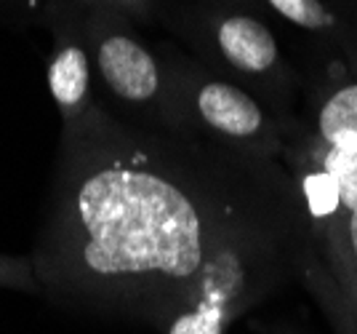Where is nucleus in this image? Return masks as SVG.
<instances>
[{"mask_svg": "<svg viewBox=\"0 0 357 334\" xmlns=\"http://www.w3.org/2000/svg\"><path fill=\"white\" fill-rule=\"evenodd\" d=\"M0 289H16L24 294H40V284L32 270L30 254H0Z\"/></svg>", "mask_w": 357, "mask_h": 334, "instance_id": "obj_8", "label": "nucleus"}, {"mask_svg": "<svg viewBox=\"0 0 357 334\" xmlns=\"http://www.w3.org/2000/svg\"><path fill=\"white\" fill-rule=\"evenodd\" d=\"M213 43L219 59L240 78L264 86L280 64L278 41L264 22L248 14H227L213 27Z\"/></svg>", "mask_w": 357, "mask_h": 334, "instance_id": "obj_5", "label": "nucleus"}, {"mask_svg": "<svg viewBox=\"0 0 357 334\" xmlns=\"http://www.w3.org/2000/svg\"><path fill=\"white\" fill-rule=\"evenodd\" d=\"M312 249L301 187L278 158L93 102L61 129L30 262L59 307L227 334L307 273Z\"/></svg>", "mask_w": 357, "mask_h": 334, "instance_id": "obj_1", "label": "nucleus"}, {"mask_svg": "<svg viewBox=\"0 0 357 334\" xmlns=\"http://www.w3.org/2000/svg\"><path fill=\"white\" fill-rule=\"evenodd\" d=\"M91 57L107 92L128 110L147 112V126L176 129L171 83L158 57L131 32L91 24Z\"/></svg>", "mask_w": 357, "mask_h": 334, "instance_id": "obj_3", "label": "nucleus"}, {"mask_svg": "<svg viewBox=\"0 0 357 334\" xmlns=\"http://www.w3.org/2000/svg\"><path fill=\"white\" fill-rule=\"evenodd\" d=\"M317 137L326 147H357V80L323 99L317 110Z\"/></svg>", "mask_w": 357, "mask_h": 334, "instance_id": "obj_6", "label": "nucleus"}, {"mask_svg": "<svg viewBox=\"0 0 357 334\" xmlns=\"http://www.w3.org/2000/svg\"><path fill=\"white\" fill-rule=\"evenodd\" d=\"M93 3H120V6H142V0H93Z\"/></svg>", "mask_w": 357, "mask_h": 334, "instance_id": "obj_10", "label": "nucleus"}, {"mask_svg": "<svg viewBox=\"0 0 357 334\" xmlns=\"http://www.w3.org/2000/svg\"><path fill=\"white\" fill-rule=\"evenodd\" d=\"M269 6L304 30H328L333 24V16L320 0H267Z\"/></svg>", "mask_w": 357, "mask_h": 334, "instance_id": "obj_7", "label": "nucleus"}, {"mask_svg": "<svg viewBox=\"0 0 357 334\" xmlns=\"http://www.w3.org/2000/svg\"><path fill=\"white\" fill-rule=\"evenodd\" d=\"M67 8V6H64ZM64 8L51 19L56 43L48 59V92L59 107L61 129L80 121L91 102V54L83 46V35L75 30V24L64 16Z\"/></svg>", "mask_w": 357, "mask_h": 334, "instance_id": "obj_4", "label": "nucleus"}, {"mask_svg": "<svg viewBox=\"0 0 357 334\" xmlns=\"http://www.w3.org/2000/svg\"><path fill=\"white\" fill-rule=\"evenodd\" d=\"M67 0H0V14L16 22H51Z\"/></svg>", "mask_w": 357, "mask_h": 334, "instance_id": "obj_9", "label": "nucleus"}, {"mask_svg": "<svg viewBox=\"0 0 357 334\" xmlns=\"http://www.w3.org/2000/svg\"><path fill=\"white\" fill-rule=\"evenodd\" d=\"M176 129L264 158L285 155L280 123L245 86L197 67H174L168 75Z\"/></svg>", "mask_w": 357, "mask_h": 334, "instance_id": "obj_2", "label": "nucleus"}]
</instances>
